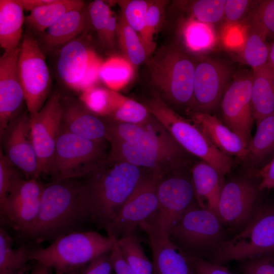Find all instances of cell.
<instances>
[{
  "label": "cell",
  "instance_id": "obj_10",
  "mask_svg": "<svg viewBox=\"0 0 274 274\" xmlns=\"http://www.w3.org/2000/svg\"><path fill=\"white\" fill-rule=\"evenodd\" d=\"M18 70L25 103L32 117L46 102L51 80L43 51L31 35H25L23 38L18 57Z\"/></svg>",
  "mask_w": 274,
  "mask_h": 274
},
{
  "label": "cell",
  "instance_id": "obj_54",
  "mask_svg": "<svg viewBox=\"0 0 274 274\" xmlns=\"http://www.w3.org/2000/svg\"><path fill=\"white\" fill-rule=\"evenodd\" d=\"M30 274H55L53 270L46 266L36 263Z\"/></svg>",
  "mask_w": 274,
  "mask_h": 274
},
{
  "label": "cell",
  "instance_id": "obj_18",
  "mask_svg": "<svg viewBox=\"0 0 274 274\" xmlns=\"http://www.w3.org/2000/svg\"><path fill=\"white\" fill-rule=\"evenodd\" d=\"M30 119L28 112L19 114L1 138L5 155L26 179H38L42 175L31 140Z\"/></svg>",
  "mask_w": 274,
  "mask_h": 274
},
{
  "label": "cell",
  "instance_id": "obj_27",
  "mask_svg": "<svg viewBox=\"0 0 274 274\" xmlns=\"http://www.w3.org/2000/svg\"><path fill=\"white\" fill-rule=\"evenodd\" d=\"M23 11L19 0H0V45L5 51L19 47Z\"/></svg>",
  "mask_w": 274,
  "mask_h": 274
},
{
  "label": "cell",
  "instance_id": "obj_43",
  "mask_svg": "<svg viewBox=\"0 0 274 274\" xmlns=\"http://www.w3.org/2000/svg\"><path fill=\"white\" fill-rule=\"evenodd\" d=\"M251 20L262 26L266 32L267 39H274V0L256 1Z\"/></svg>",
  "mask_w": 274,
  "mask_h": 274
},
{
  "label": "cell",
  "instance_id": "obj_2",
  "mask_svg": "<svg viewBox=\"0 0 274 274\" xmlns=\"http://www.w3.org/2000/svg\"><path fill=\"white\" fill-rule=\"evenodd\" d=\"M77 180L53 181L44 184L38 218L26 237L38 243L54 241L77 231L78 227L88 223L82 182Z\"/></svg>",
  "mask_w": 274,
  "mask_h": 274
},
{
  "label": "cell",
  "instance_id": "obj_55",
  "mask_svg": "<svg viewBox=\"0 0 274 274\" xmlns=\"http://www.w3.org/2000/svg\"><path fill=\"white\" fill-rule=\"evenodd\" d=\"M267 63L274 68V41L269 43V51Z\"/></svg>",
  "mask_w": 274,
  "mask_h": 274
},
{
  "label": "cell",
  "instance_id": "obj_12",
  "mask_svg": "<svg viewBox=\"0 0 274 274\" xmlns=\"http://www.w3.org/2000/svg\"><path fill=\"white\" fill-rule=\"evenodd\" d=\"M177 169L160 176L157 189V209L147 221L168 234L176 221L196 199L192 179L177 173Z\"/></svg>",
  "mask_w": 274,
  "mask_h": 274
},
{
  "label": "cell",
  "instance_id": "obj_6",
  "mask_svg": "<svg viewBox=\"0 0 274 274\" xmlns=\"http://www.w3.org/2000/svg\"><path fill=\"white\" fill-rule=\"evenodd\" d=\"M186 152L165 130L158 137L141 143H111L109 161H124L161 175L183 165Z\"/></svg>",
  "mask_w": 274,
  "mask_h": 274
},
{
  "label": "cell",
  "instance_id": "obj_52",
  "mask_svg": "<svg viewBox=\"0 0 274 274\" xmlns=\"http://www.w3.org/2000/svg\"><path fill=\"white\" fill-rule=\"evenodd\" d=\"M118 21L114 14L110 17L104 31L102 41L106 44L112 46L117 32Z\"/></svg>",
  "mask_w": 274,
  "mask_h": 274
},
{
  "label": "cell",
  "instance_id": "obj_24",
  "mask_svg": "<svg viewBox=\"0 0 274 274\" xmlns=\"http://www.w3.org/2000/svg\"><path fill=\"white\" fill-rule=\"evenodd\" d=\"M223 175L207 162L200 161L191 169L196 200L201 208L216 213L224 185Z\"/></svg>",
  "mask_w": 274,
  "mask_h": 274
},
{
  "label": "cell",
  "instance_id": "obj_39",
  "mask_svg": "<svg viewBox=\"0 0 274 274\" xmlns=\"http://www.w3.org/2000/svg\"><path fill=\"white\" fill-rule=\"evenodd\" d=\"M122 15L127 23L136 32L143 44L145 38L146 19L150 1L131 0L118 1Z\"/></svg>",
  "mask_w": 274,
  "mask_h": 274
},
{
  "label": "cell",
  "instance_id": "obj_26",
  "mask_svg": "<svg viewBox=\"0 0 274 274\" xmlns=\"http://www.w3.org/2000/svg\"><path fill=\"white\" fill-rule=\"evenodd\" d=\"M87 14L85 7L70 11L45 31L43 40L49 49L63 46L75 39L86 27Z\"/></svg>",
  "mask_w": 274,
  "mask_h": 274
},
{
  "label": "cell",
  "instance_id": "obj_22",
  "mask_svg": "<svg viewBox=\"0 0 274 274\" xmlns=\"http://www.w3.org/2000/svg\"><path fill=\"white\" fill-rule=\"evenodd\" d=\"M62 107L63 129L92 141L102 143L105 140L108 141V123L77 102L62 104Z\"/></svg>",
  "mask_w": 274,
  "mask_h": 274
},
{
  "label": "cell",
  "instance_id": "obj_30",
  "mask_svg": "<svg viewBox=\"0 0 274 274\" xmlns=\"http://www.w3.org/2000/svg\"><path fill=\"white\" fill-rule=\"evenodd\" d=\"M241 50V57L253 70L267 63L269 43L266 32L260 24L251 20Z\"/></svg>",
  "mask_w": 274,
  "mask_h": 274
},
{
  "label": "cell",
  "instance_id": "obj_16",
  "mask_svg": "<svg viewBox=\"0 0 274 274\" xmlns=\"http://www.w3.org/2000/svg\"><path fill=\"white\" fill-rule=\"evenodd\" d=\"M62 104L53 93L40 111L30 117V134L42 175H48L62 126Z\"/></svg>",
  "mask_w": 274,
  "mask_h": 274
},
{
  "label": "cell",
  "instance_id": "obj_4",
  "mask_svg": "<svg viewBox=\"0 0 274 274\" xmlns=\"http://www.w3.org/2000/svg\"><path fill=\"white\" fill-rule=\"evenodd\" d=\"M151 82L157 94L176 106L191 109L195 60L176 47L163 48L148 61Z\"/></svg>",
  "mask_w": 274,
  "mask_h": 274
},
{
  "label": "cell",
  "instance_id": "obj_53",
  "mask_svg": "<svg viewBox=\"0 0 274 274\" xmlns=\"http://www.w3.org/2000/svg\"><path fill=\"white\" fill-rule=\"evenodd\" d=\"M54 0H19L24 10L30 11L52 3Z\"/></svg>",
  "mask_w": 274,
  "mask_h": 274
},
{
  "label": "cell",
  "instance_id": "obj_25",
  "mask_svg": "<svg viewBox=\"0 0 274 274\" xmlns=\"http://www.w3.org/2000/svg\"><path fill=\"white\" fill-rule=\"evenodd\" d=\"M252 76V105L257 123L274 112V68L267 63L253 69Z\"/></svg>",
  "mask_w": 274,
  "mask_h": 274
},
{
  "label": "cell",
  "instance_id": "obj_48",
  "mask_svg": "<svg viewBox=\"0 0 274 274\" xmlns=\"http://www.w3.org/2000/svg\"><path fill=\"white\" fill-rule=\"evenodd\" d=\"M110 252L102 254L80 269V274H113Z\"/></svg>",
  "mask_w": 274,
  "mask_h": 274
},
{
  "label": "cell",
  "instance_id": "obj_15",
  "mask_svg": "<svg viewBox=\"0 0 274 274\" xmlns=\"http://www.w3.org/2000/svg\"><path fill=\"white\" fill-rule=\"evenodd\" d=\"M231 73L229 67L220 60L207 57L195 60L192 114L211 113L218 107Z\"/></svg>",
  "mask_w": 274,
  "mask_h": 274
},
{
  "label": "cell",
  "instance_id": "obj_46",
  "mask_svg": "<svg viewBox=\"0 0 274 274\" xmlns=\"http://www.w3.org/2000/svg\"><path fill=\"white\" fill-rule=\"evenodd\" d=\"M103 61L91 50L88 66L80 84L79 91L81 92L96 86L100 79V71Z\"/></svg>",
  "mask_w": 274,
  "mask_h": 274
},
{
  "label": "cell",
  "instance_id": "obj_23",
  "mask_svg": "<svg viewBox=\"0 0 274 274\" xmlns=\"http://www.w3.org/2000/svg\"><path fill=\"white\" fill-rule=\"evenodd\" d=\"M91 51L80 39H74L61 48L57 61V71L61 80L71 88L79 91Z\"/></svg>",
  "mask_w": 274,
  "mask_h": 274
},
{
  "label": "cell",
  "instance_id": "obj_56",
  "mask_svg": "<svg viewBox=\"0 0 274 274\" xmlns=\"http://www.w3.org/2000/svg\"><path fill=\"white\" fill-rule=\"evenodd\" d=\"M30 268L29 265H27L23 268L15 271H0V274H26L30 270Z\"/></svg>",
  "mask_w": 274,
  "mask_h": 274
},
{
  "label": "cell",
  "instance_id": "obj_13",
  "mask_svg": "<svg viewBox=\"0 0 274 274\" xmlns=\"http://www.w3.org/2000/svg\"><path fill=\"white\" fill-rule=\"evenodd\" d=\"M258 186L245 178H235L224 184L216 213L223 226L245 227L253 217L257 207Z\"/></svg>",
  "mask_w": 274,
  "mask_h": 274
},
{
  "label": "cell",
  "instance_id": "obj_19",
  "mask_svg": "<svg viewBox=\"0 0 274 274\" xmlns=\"http://www.w3.org/2000/svg\"><path fill=\"white\" fill-rule=\"evenodd\" d=\"M20 47L6 50L0 57V136L19 114L25 102L18 60Z\"/></svg>",
  "mask_w": 274,
  "mask_h": 274
},
{
  "label": "cell",
  "instance_id": "obj_28",
  "mask_svg": "<svg viewBox=\"0 0 274 274\" xmlns=\"http://www.w3.org/2000/svg\"><path fill=\"white\" fill-rule=\"evenodd\" d=\"M164 130L153 116L148 122L141 124L111 121L108 122V141L111 143L145 142L156 139Z\"/></svg>",
  "mask_w": 274,
  "mask_h": 274
},
{
  "label": "cell",
  "instance_id": "obj_29",
  "mask_svg": "<svg viewBox=\"0 0 274 274\" xmlns=\"http://www.w3.org/2000/svg\"><path fill=\"white\" fill-rule=\"evenodd\" d=\"M80 0H54L52 3L37 8L26 17L29 28L36 32H43L67 12L84 7Z\"/></svg>",
  "mask_w": 274,
  "mask_h": 274
},
{
  "label": "cell",
  "instance_id": "obj_38",
  "mask_svg": "<svg viewBox=\"0 0 274 274\" xmlns=\"http://www.w3.org/2000/svg\"><path fill=\"white\" fill-rule=\"evenodd\" d=\"M112 90L97 86L82 92L79 99L83 105L96 116H110L112 106Z\"/></svg>",
  "mask_w": 274,
  "mask_h": 274
},
{
  "label": "cell",
  "instance_id": "obj_34",
  "mask_svg": "<svg viewBox=\"0 0 274 274\" xmlns=\"http://www.w3.org/2000/svg\"><path fill=\"white\" fill-rule=\"evenodd\" d=\"M182 37L187 48L195 53L210 50L216 42L215 31L211 24L200 22L193 17L185 24Z\"/></svg>",
  "mask_w": 274,
  "mask_h": 274
},
{
  "label": "cell",
  "instance_id": "obj_32",
  "mask_svg": "<svg viewBox=\"0 0 274 274\" xmlns=\"http://www.w3.org/2000/svg\"><path fill=\"white\" fill-rule=\"evenodd\" d=\"M133 67L125 58L112 56L103 61L100 79L108 89L117 91L126 86L132 79Z\"/></svg>",
  "mask_w": 274,
  "mask_h": 274
},
{
  "label": "cell",
  "instance_id": "obj_44",
  "mask_svg": "<svg viewBox=\"0 0 274 274\" xmlns=\"http://www.w3.org/2000/svg\"><path fill=\"white\" fill-rule=\"evenodd\" d=\"M88 14L93 26L102 40L108 21L113 14L112 11L105 2L96 0L90 4Z\"/></svg>",
  "mask_w": 274,
  "mask_h": 274
},
{
  "label": "cell",
  "instance_id": "obj_9",
  "mask_svg": "<svg viewBox=\"0 0 274 274\" xmlns=\"http://www.w3.org/2000/svg\"><path fill=\"white\" fill-rule=\"evenodd\" d=\"M224 226L217 214L197 203L192 204L169 232L172 241L190 253H213L225 241Z\"/></svg>",
  "mask_w": 274,
  "mask_h": 274
},
{
  "label": "cell",
  "instance_id": "obj_8",
  "mask_svg": "<svg viewBox=\"0 0 274 274\" xmlns=\"http://www.w3.org/2000/svg\"><path fill=\"white\" fill-rule=\"evenodd\" d=\"M107 159L102 143L77 136L61 126L48 175L53 181L85 178Z\"/></svg>",
  "mask_w": 274,
  "mask_h": 274
},
{
  "label": "cell",
  "instance_id": "obj_33",
  "mask_svg": "<svg viewBox=\"0 0 274 274\" xmlns=\"http://www.w3.org/2000/svg\"><path fill=\"white\" fill-rule=\"evenodd\" d=\"M257 130L248 145V158L258 162L274 151V112L256 123Z\"/></svg>",
  "mask_w": 274,
  "mask_h": 274
},
{
  "label": "cell",
  "instance_id": "obj_20",
  "mask_svg": "<svg viewBox=\"0 0 274 274\" xmlns=\"http://www.w3.org/2000/svg\"><path fill=\"white\" fill-rule=\"evenodd\" d=\"M140 227L146 232L152 250L153 274H195L186 256L179 251L169 234L147 221Z\"/></svg>",
  "mask_w": 274,
  "mask_h": 274
},
{
  "label": "cell",
  "instance_id": "obj_31",
  "mask_svg": "<svg viewBox=\"0 0 274 274\" xmlns=\"http://www.w3.org/2000/svg\"><path fill=\"white\" fill-rule=\"evenodd\" d=\"M109 116L113 121L133 124L146 123L152 117L145 105L114 90Z\"/></svg>",
  "mask_w": 274,
  "mask_h": 274
},
{
  "label": "cell",
  "instance_id": "obj_58",
  "mask_svg": "<svg viewBox=\"0 0 274 274\" xmlns=\"http://www.w3.org/2000/svg\"><path fill=\"white\" fill-rule=\"evenodd\" d=\"M113 274H115V273H113Z\"/></svg>",
  "mask_w": 274,
  "mask_h": 274
},
{
  "label": "cell",
  "instance_id": "obj_17",
  "mask_svg": "<svg viewBox=\"0 0 274 274\" xmlns=\"http://www.w3.org/2000/svg\"><path fill=\"white\" fill-rule=\"evenodd\" d=\"M44 185L38 179L21 178L0 205L1 215L25 237L38 218Z\"/></svg>",
  "mask_w": 274,
  "mask_h": 274
},
{
  "label": "cell",
  "instance_id": "obj_5",
  "mask_svg": "<svg viewBox=\"0 0 274 274\" xmlns=\"http://www.w3.org/2000/svg\"><path fill=\"white\" fill-rule=\"evenodd\" d=\"M145 106L186 152L199 158L223 175L231 172L233 162L230 156L218 149L194 124L176 113L157 93Z\"/></svg>",
  "mask_w": 274,
  "mask_h": 274
},
{
  "label": "cell",
  "instance_id": "obj_57",
  "mask_svg": "<svg viewBox=\"0 0 274 274\" xmlns=\"http://www.w3.org/2000/svg\"><path fill=\"white\" fill-rule=\"evenodd\" d=\"M66 274H80V269L71 271Z\"/></svg>",
  "mask_w": 274,
  "mask_h": 274
},
{
  "label": "cell",
  "instance_id": "obj_1",
  "mask_svg": "<svg viewBox=\"0 0 274 274\" xmlns=\"http://www.w3.org/2000/svg\"><path fill=\"white\" fill-rule=\"evenodd\" d=\"M145 174L124 161L106 160L82 182L88 223L105 229L116 216Z\"/></svg>",
  "mask_w": 274,
  "mask_h": 274
},
{
  "label": "cell",
  "instance_id": "obj_3",
  "mask_svg": "<svg viewBox=\"0 0 274 274\" xmlns=\"http://www.w3.org/2000/svg\"><path fill=\"white\" fill-rule=\"evenodd\" d=\"M115 241L96 231H74L57 237L45 248L32 249L30 260L52 268L55 274H66L111 252Z\"/></svg>",
  "mask_w": 274,
  "mask_h": 274
},
{
  "label": "cell",
  "instance_id": "obj_21",
  "mask_svg": "<svg viewBox=\"0 0 274 274\" xmlns=\"http://www.w3.org/2000/svg\"><path fill=\"white\" fill-rule=\"evenodd\" d=\"M191 118L193 124L223 153L242 160L248 158L247 144L216 116L211 113H195Z\"/></svg>",
  "mask_w": 274,
  "mask_h": 274
},
{
  "label": "cell",
  "instance_id": "obj_45",
  "mask_svg": "<svg viewBox=\"0 0 274 274\" xmlns=\"http://www.w3.org/2000/svg\"><path fill=\"white\" fill-rule=\"evenodd\" d=\"M242 274H274V254L258 256L243 262Z\"/></svg>",
  "mask_w": 274,
  "mask_h": 274
},
{
  "label": "cell",
  "instance_id": "obj_14",
  "mask_svg": "<svg viewBox=\"0 0 274 274\" xmlns=\"http://www.w3.org/2000/svg\"><path fill=\"white\" fill-rule=\"evenodd\" d=\"M252 73L236 76L226 88L220 105L222 122L248 146L255 121L252 105Z\"/></svg>",
  "mask_w": 274,
  "mask_h": 274
},
{
  "label": "cell",
  "instance_id": "obj_49",
  "mask_svg": "<svg viewBox=\"0 0 274 274\" xmlns=\"http://www.w3.org/2000/svg\"><path fill=\"white\" fill-rule=\"evenodd\" d=\"M253 1L226 0L224 17L230 23H234L243 18Z\"/></svg>",
  "mask_w": 274,
  "mask_h": 274
},
{
  "label": "cell",
  "instance_id": "obj_41",
  "mask_svg": "<svg viewBox=\"0 0 274 274\" xmlns=\"http://www.w3.org/2000/svg\"><path fill=\"white\" fill-rule=\"evenodd\" d=\"M165 3V1H150L146 15L143 41L147 56L155 50L156 44L154 41V36L161 24Z\"/></svg>",
  "mask_w": 274,
  "mask_h": 274
},
{
  "label": "cell",
  "instance_id": "obj_51",
  "mask_svg": "<svg viewBox=\"0 0 274 274\" xmlns=\"http://www.w3.org/2000/svg\"><path fill=\"white\" fill-rule=\"evenodd\" d=\"M261 181L258 185L260 191L274 188V157L257 173Z\"/></svg>",
  "mask_w": 274,
  "mask_h": 274
},
{
  "label": "cell",
  "instance_id": "obj_7",
  "mask_svg": "<svg viewBox=\"0 0 274 274\" xmlns=\"http://www.w3.org/2000/svg\"><path fill=\"white\" fill-rule=\"evenodd\" d=\"M274 254V207H259L243 230L225 240L213 253L212 262L219 264L245 261Z\"/></svg>",
  "mask_w": 274,
  "mask_h": 274
},
{
  "label": "cell",
  "instance_id": "obj_11",
  "mask_svg": "<svg viewBox=\"0 0 274 274\" xmlns=\"http://www.w3.org/2000/svg\"><path fill=\"white\" fill-rule=\"evenodd\" d=\"M161 175H144L113 221L105 229L108 236L118 240L134 235L143 222L149 220L158 207L157 189Z\"/></svg>",
  "mask_w": 274,
  "mask_h": 274
},
{
  "label": "cell",
  "instance_id": "obj_36",
  "mask_svg": "<svg viewBox=\"0 0 274 274\" xmlns=\"http://www.w3.org/2000/svg\"><path fill=\"white\" fill-rule=\"evenodd\" d=\"M117 32L125 58L133 66L142 63L148 57L146 50L139 36L122 15L118 21Z\"/></svg>",
  "mask_w": 274,
  "mask_h": 274
},
{
  "label": "cell",
  "instance_id": "obj_47",
  "mask_svg": "<svg viewBox=\"0 0 274 274\" xmlns=\"http://www.w3.org/2000/svg\"><path fill=\"white\" fill-rule=\"evenodd\" d=\"M186 256L195 274H234L222 264L206 261L200 257Z\"/></svg>",
  "mask_w": 274,
  "mask_h": 274
},
{
  "label": "cell",
  "instance_id": "obj_40",
  "mask_svg": "<svg viewBox=\"0 0 274 274\" xmlns=\"http://www.w3.org/2000/svg\"><path fill=\"white\" fill-rule=\"evenodd\" d=\"M226 0H198L190 7L193 18L203 23L212 24L219 22L224 16Z\"/></svg>",
  "mask_w": 274,
  "mask_h": 274
},
{
  "label": "cell",
  "instance_id": "obj_37",
  "mask_svg": "<svg viewBox=\"0 0 274 274\" xmlns=\"http://www.w3.org/2000/svg\"><path fill=\"white\" fill-rule=\"evenodd\" d=\"M117 243L121 253L135 274H153V266L134 235L121 238Z\"/></svg>",
  "mask_w": 274,
  "mask_h": 274
},
{
  "label": "cell",
  "instance_id": "obj_35",
  "mask_svg": "<svg viewBox=\"0 0 274 274\" xmlns=\"http://www.w3.org/2000/svg\"><path fill=\"white\" fill-rule=\"evenodd\" d=\"M13 239L2 227L0 228V271H15L28 264L31 249L22 245L13 248Z\"/></svg>",
  "mask_w": 274,
  "mask_h": 274
},
{
  "label": "cell",
  "instance_id": "obj_42",
  "mask_svg": "<svg viewBox=\"0 0 274 274\" xmlns=\"http://www.w3.org/2000/svg\"><path fill=\"white\" fill-rule=\"evenodd\" d=\"M16 169L1 149L0 205L4 202L13 186L21 178Z\"/></svg>",
  "mask_w": 274,
  "mask_h": 274
},
{
  "label": "cell",
  "instance_id": "obj_50",
  "mask_svg": "<svg viewBox=\"0 0 274 274\" xmlns=\"http://www.w3.org/2000/svg\"><path fill=\"white\" fill-rule=\"evenodd\" d=\"M110 257L115 274H135L123 256L116 240L110 252Z\"/></svg>",
  "mask_w": 274,
  "mask_h": 274
}]
</instances>
